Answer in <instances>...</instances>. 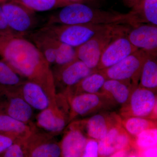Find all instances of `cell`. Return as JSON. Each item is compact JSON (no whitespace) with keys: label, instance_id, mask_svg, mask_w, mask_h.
Here are the masks:
<instances>
[{"label":"cell","instance_id":"6da1fadb","mask_svg":"<svg viewBox=\"0 0 157 157\" xmlns=\"http://www.w3.org/2000/svg\"><path fill=\"white\" fill-rule=\"evenodd\" d=\"M0 56L20 76L41 86L52 103L56 102L50 65L32 41L18 34L0 33Z\"/></svg>","mask_w":157,"mask_h":157},{"label":"cell","instance_id":"7a4b0ae2","mask_svg":"<svg viewBox=\"0 0 157 157\" xmlns=\"http://www.w3.org/2000/svg\"><path fill=\"white\" fill-rule=\"evenodd\" d=\"M62 8L51 16L48 25L126 24L131 25L129 13L104 11L78 3H72Z\"/></svg>","mask_w":157,"mask_h":157},{"label":"cell","instance_id":"3957f363","mask_svg":"<svg viewBox=\"0 0 157 157\" xmlns=\"http://www.w3.org/2000/svg\"><path fill=\"white\" fill-rule=\"evenodd\" d=\"M132 27L126 24L110 25L87 42L75 48L76 57L88 67L97 71V67L104 49L114 39L127 35Z\"/></svg>","mask_w":157,"mask_h":157},{"label":"cell","instance_id":"277c9868","mask_svg":"<svg viewBox=\"0 0 157 157\" xmlns=\"http://www.w3.org/2000/svg\"><path fill=\"white\" fill-rule=\"evenodd\" d=\"M110 25H47L42 29L60 42L76 48Z\"/></svg>","mask_w":157,"mask_h":157},{"label":"cell","instance_id":"5b68a950","mask_svg":"<svg viewBox=\"0 0 157 157\" xmlns=\"http://www.w3.org/2000/svg\"><path fill=\"white\" fill-rule=\"evenodd\" d=\"M147 55L146 52L138 49L116 64L98 71L103 73L107 79L124 82L136 87Z\"/></svg>","mask_w":157,"mask_h":157},{"label":"cell","instance_id":"8992f818","mask_svg":"<svg viewBox=\"0 0 157 157\" xmlns=\"http://www.w3.org/2000/svg\"><path fill=\"white\" fill-rule=\"evenodd\" d=\"M156 91L136 86L132 90L128 102L122 106L123 117H138L157 121Z\"/></svg>","mask_w":157,"mask_h":157},{"label":"cell","instance_id":"52a82bcc","mask_svg":"<svg viewBox=\"0 0 157 157\" xmlns=\"http://www.w3.org/2000/svg\"><path fill=\"white\" fill-rule=\"evenodd\" d=\"M70 104L68 122L78 117L93 115L116 105L103 93L78 94L67 98Z\"/></svg>","mask_w":157,"mask_h":157},{"label":"cell","instance_id":"ba28073f","mask_svg":"<svg viewBox=\"0 0 157 157\" xmlns=\"http://www.w3.org/2000/svg\"><path fill=\"white\" fill-rule=\"evenodd\" d=\"M0 113L32 124L33 109L11 88L0 85Z\"/></svg>","mask_w":157,"mask_h":157},{"label":"cell","instance_id":"9c48e42d","mask_svg":"<svg viewBox=\"0 0 157 157\" xmlns=\"http://www.w3.org/2000/svg\"><path fill=\"white\" fill-rule=\"evenodd\" d=\"M1 6L9 28L15 33L25 36L36 26L35 12L11 1Z\"/></svg>","mask_w":157,"mask_h":157},{"label":"cell","instance_id":"30bf717a","mask_svg":"<svg viewBox=\"0 0 157 157\" xmlns=\"http://www.w3.org/2000/svg\"><path fill=\"white\" fill-rule=\"evenodd\" d=\"M121 121V117L114 113H98L87 119L72 123L80 129L88 138L100 140L105 137L109 129Z\"/></svg>","mask_w":157,"mask_h":157},{"label":"cell","instance_id":"8fae6325","mask_svg":"<svg viewBox=\"0 0 157 157\" xmlns=\"http://www.w3.org/2000/svg\"><path fill=\"white\" fill-rule=\"evenodd\" d=\"M55 135L47 132L35 131L25 140L27 155L29 157H62L60 142Z\"/></svg>","mask_w":157,"mask_h":157},{"label":"cell","instance_id":"7c38bea8","mask_svg":"<svg viewBox=\"0 0 157 157\" xmlns=\"http://www.w3.org/2000/svg\"><path fill=\"white\" fill-rule=\"evenodd\" d=\"M52 71L55 86L59 85L65 87L66 91L97 71L88 67L83 62L76 58L66 64L55 66Z\"/></svg>","mask_w":157,"mask_h":157},{"label":"cell","instance_id":"4fadbf2b","mask_svg":"<svg viewBox=\"0 0 157 157\" xmlns=\"http://www.w3.org/2000/svg\"><path fill=\"white\" fill-rule=\"evenodd\" d=\"M126 35L114 39L104 49L97 67V71L116 64L138 49L130 42Z\"/></svg>","mask_w":157,"mask_h":157},{"label":"cell","instance_id":"5bb4252c","mask_svg":"<svg viewBox=\"0 0 157 157\" xmlns=\"http://www.w3.org/2000/svg\"><path fill=\"white\" fill-rule=\"evenodd\" d=\"M127 37L138 49L157 56V27L151 24H140L132 26Z\"/></svg>","mask_w":157,"mask_h":157},{"label":"cell","instance_id":"9a60e30c","mask_svg":"<svg viewBox=\"0 0 157 157\" xmlns=\"http://www.w3.org/2000/svg\"><path fill=\"white\" fill-rule=\"evenodd\" d=\"M9 87L33 109L42 111L53 104L44 89L33 82L24 80L17 86Z\"/></svg>","mask_w":157,"mask_h":157},{"label":"cell","instance_id":"2e32d148","mask_svg":"<svg viewBox=\"0 0 157 157\" xmlns=\"http://www.w3.org/2000/svg\"><path fill=\"white\" fill-rule=\"evenodd\" d=\"M67 123L65 113L57 103L40 111L36 117V126L55 136L64 129Z\"/></svg>","mask_w":157,"mask_h":157},{"label":"cell","instance_id":"e0dca14e","mask_svg":"<svg viewBox=\"0 0 157 157\" xmlns=\"http://www.w3.org/2000/svg\"><path fill=\"white\" fill-rule=\"evenodd\" d=\"M60 142L62 157H82L88 138L73 124L69 126Z\"/></svg>","mask_w":157,"mask_h":157},{"label":"cell","instance_id":"ac0fdd59","mask_svg":"<svg viewBox=\"0 0 157 157\" xmlns=\"http://www.w3.org/2000/svg\"><path fill=\"white\" fill-rule=\"evenodd\" d=\"M33 124H26L6 114L0 113V133L17 140H25L35 131Z\"/></svg>","mask_w":157,"mask_h":157},{"label":"cell","instance_id":"d6986e66","mask_svg":"<svg viewBox=\"0 0 157 157\" xmlns=\"http://www.w3.org/2000/svg\"><path fill=\"white\" fill-rule=\"evenodd\" d=\"M129 12L132 26L140 24L157 25V0H139Z\"/></svg>","mask_w":157,"mask_h":157},{"label":"cell","instance_id":"ffe728a7","mask_svg":"<svg viewBox=\"0 0 157 157\" xmlns=\"http://www.w3.org/2000/svg\"><path fill=\"white\" fill-rule=\"evenodd\" d=\"M107 78L100 71H97L83 78L73 87L64 92L67 97L78 94H99L102 93V88Z\"/></svg>","mask_w":157,"mask_h":157},{"label":"cell","instance_id":"44dd1931","mask_svg":"<svg viewBox=\"0 0 157 157\" xmlns=\"http://www.w3.org/2000/svg\"><path fill=\"white\" fill-rule=\"evenodd\" d=\"M134 88L124 82L107 79L102 88V93L108 96L116 105L122 106L128 102Z\"/></svg>","mask_w":157,"mask_h":157},{"label":"cell","instance_id":"7402d4cb","mask_svg":"<svg viewBox=\"0 0 157 157\" xmlns=\"http://www.w3.org/2000/svg\"><path fill=\"white\" fill-rule=\"evenodd\" d=\"M31 41L39 48L50 66L54 64L56 59V39L42 29L30 35Z\"/></svg>","mask_w":157,"mask_h":157},{"label":"cell","instance_id":"603a6c76","mask_svg":"<svg viewBox=\"0 0 157 157\" xmlns=\"http://www.w3.org/2000/svg\"><path fill=\"white\" fill-rule=\"evenodd\" d=\"M157 56L148 53L141 69L137 86L156 91Z\"/></svg>","mask_w":157,"mask_h":157},{"label":"cell","instance_id":"cb8c5ba5","mask_svg":"<svg viewBox=\"0 0 157 157\" xmlns=\"http://www.w3.org/2000/svg\"><path fill=\"white\" fill-rule=\"evenodd\" d=\"M121 123L125 130L133 138L144 130L157 128V121L138 117L121 118Z\"/></svg>","mask_w":157,"mask_h":157},{"label":"cell","instance_id":"d4e9b609","mask_svg":"<svg viewBox=\"0 0 157 157\" xmlns=\"http://www.w3.org/2000/svg\"><path fill=\"white\" fill-rule=\"evenodd\" d=\"M17 3L33 12L45 11L62 8L74 2L69 0H9Z\"/></svg>","mask_w":157,"mask_h":157},{"label":"cell","instance_id":"484cf974","mask_svg":"<svg viewBox=\"0 0 157 157\" xmlns=\"http://www.w3.org/2000/svg\"><path fill=\"white\" fill-rule=\"evenodd\" d=\"M24 80L5 60H0V85L11 87L18 85Z\"/></svg>","mask_w":157,"mask_h":157},{"label":"cell","instance_id":"4316f807","mask_svg":"<svg viewBox=\"0 0 157 157\" xmlns=\"http://www.w3.org/2000/svg\"><path fill=\"white\" fill-rule=\"evenodd\" d=\"M134 146L137 151L157 146V128L147 129L134 138Z\"/></svg>","mask_w":157,"mask_h":157},{"label":"cell","instance_id":"83f0119b","mask_svg":"<svg viewBox=\"0 0 157 157\" xmlns=\"http://www.w3.org/2000/svg\"><path fill=\"white\" fill-rule=\"evenodd\" d=\"M25 140L17 139L8 147L0 157H25L27 155Z\"/></svg>","mask_w":157,"mask_h":157},{"label":"cell","instance_id":"f1b7e54d","mask_svg":"<svg viewBox=\"0 0 157 157\" xmlns=\"http://www.w3.org/2000/svg\"><path fill=\"white\" fill-rule=\"evenodd\" d=\"M98 155V140L88 138L82 157H97Z\"/></svg>","mask_w":157,"mask_h":157},{"label":"cell","instance_id":"f546056e","mask_svg":"<svg viewBox=\"0 0 157 157\" xmlns=\"http://www.w3.org/2000/svg\"><path fill=\"white\" fill-rule=\"evenodd\" d=\"M16 139L4 134L0 133V155L11 145Z\"/></svg>","mask_w":157,"mask_h":157},{"label":"cell","instance_id":"4dcf8cb0","mask_svg":"<svg viewBox=\"0 0 157 157\" xmlns=\"http://www.w3.org/2000/svg\"><path fill=\"white\" fill-rule=\"evenodd\" d=\"M0 33L16 34L9 28L1 5H0Z\"/></svg>","mask_w":157,"mask_h":157},{"label":"cell","instance_id":"1f68e13d","mask_svg":"<svg viewBox=\"0 0 157 157\" xmlns=\"http://www.w3.org/2000/svg\"><path fill=\"white\" fill-rule=\"evenodd\" d=\"M138 157H157V146L152 147L145 149L138 152Z\"/></svg>","mask_w":157,"mask_h":157},{"label":"cell","instance_id":"d6a6232c","mask_svg":"<svg viewBox=\"0 0 157 157\" xmlns=\"http://www.w3.org/2000/svg\"><path fill=\"white\" fill-rule=\"evenodd\" d=\"M124 2L129 7L132 8L139 0H124Z\"/></svg>","mask_w":157,"mask_h":157},{"label":"cell","instance_id":"836d02e7","mask_svg":"<svg viewBox=\"0 0 157 157\" xmlns=\"http://www.w3.org/2000/svg\"><path fill=\"white\" fill-rule=\"evenodd\" d=\"M70 2L74 3H82L85 4L86 3H93L96 2L97 0H69Z\"/></svg>","mask_w":157,"mask_h":157},{"label":"cell","instance_id":"e575fe53","mask_svg":"<svg viewBox=\"0 0 157 157\" xmlns=\"http://www.w3.org/2000/svg\"><path fill=\"white\" fill-rule=\"evenodd\" d=\"M8 0H0V3L6 2Z\"/></svg>","mask_w":157,"mask_h":157}]
</instances>
